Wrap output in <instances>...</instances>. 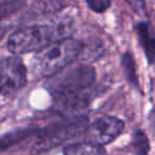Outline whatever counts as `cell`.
Instances as JSON below:
<instances>
[{"label": "cell", "instance_id": "cell-5", "mask_svg": "<svg viewBox=\"0 0 155 155\" xmlns=\"http://www.w3.org/2000/svg\"><path fill=\"white\" fill-rule=\"evenodd\" d=\"M28 79L24 63L18 57H7L0 61V94L10 96L19 91Z\"/></svg>", "mask_w": 155, "mask_h": 155}, {"label": "cell", "instance_id": "cell-4", "mask_svg": "<svg viewBox=\"0 0 155 155\" xmlns=\"http://www.w3.org/2000/svg\"><path fill=\"white\" fill-rule=\"evenodd\" d=\"M87 127V120L84 116L64 120L56 125H52L42 131L38 142L33 147V154H41L47 151L84 132Z\"/></svg>", "mask_w": 155, "mask_h": 155}, {"label": "cell", "instance_id": "cell-3", "mask_svg": "<svg viewBox=\"0 0 155 155\" xmlns=\"http://www.w3.org/2000/svg\"><path fill=\"white\" fill-rule=\"evenodd\" d=\"M96 79V71L87 64H79L71 68H64L48 78L47 91L56 99L79 96L88 88Z\"/></svg>", "mask_w": 155, "mask_h": 155}, {"label": "cell", "instance_id": "cell-1", "mask_svg": "<svg viewBox=\"0 0 155 155\" xmlns=\"http://www.w3.org/2000/svg\"><path fill=\"white\" fill-rule=\"evenodd\" d=\"M74 30L71 19L58 18L40 25H31L15 31L7 42L8 50L15 54L38 52L39 50L70 36Z\"/></svg>", "mask_w": 155, "mask_h": 155}, {"label": "cell", "instance_id": "cell-9", "mask_svg": "<svg viewBox=\"0 0 155 155\" xmlns=\"http://www.w3.org/2000/svg\"><path fill=\"white\" fill-rule=\"evenodd\" d=\"M22 6H23V1L21 0H11V1L0 2V19L18 11Z\"/></svg>", "mask_w": 155, "mask_h": 155}, {"label": "cell", "instance_id": "cell-7", "mask_svg": "<svg viewBox=\"0 0 155 155\" xmlns=\"http://www.w3.org/2000/svg\"><path fill=\"white\" fill-rule=\"evenodd\" d=\"M137 33L148 59L151 63H154L155 62V36L151 31V28L149 27L148 23H139L137 25Z\"/></svg>", "mask_w": 155, "mask_h": 155}, {"label": "cell", "instance_id": "cell-12", "mask_svg": "<svg viewBox=\"0 0 155 155\" xmlns=\"http://www.w3.org/2000/svg\"><path fill=\"white\" fill-rule=\"evenodd\" d=\"M125 1L137 13H144V11H145V0H125Z\"/></svg>", "mask_w": 155, "mask_h": 155}, {"label": "cell", "instance_id": "cell-11", "mask_svg": "<svg viewBox=\"0 0 155 155\" xmlns=\"http://www.w3.org/2000/svg\"><path fill=\"white\" fill-rule=\"evenodd\" d=\"M90 8H92L96 12H104L110 6V0H86Z\"/></svg>", "mask_w": 155, "mask_h": 155}, {"label": "cell", "instance_id": "cell-10", "mask_svg": "<svg viewBox=\"0 0 155 155\" xmlns=\"http://www.w3.org/2000/svg\"><path fill=\"white\" fill-rule=\"evenodd\" d=\"M133 145H134V148H136V150H137L138 154L144 155L147 153V150H148V142H147L145 136L142 132H137L134 134Z\"/></svg>", "mask_w": 155, "mask_h": 155}, {"label": "cell", "instance_id": "cell-8", "mask_svg": "<svg viewBox=\"0 0 155 155\" xmlns=\"http://www.w3.org/2000/svg\"><path fill=\"white\" fill-rule=\"evenodd\" d=\"M64 155H104V150L102 147L85 140V143L68 145L64 149Z\"/></svg>", "mask_w": 155, "mask_h": 155}, {"label": "cell", "instance_id": "cell-6", "mask_svg": "<svg viewBox=\"0 0 155 155\" xmlns=\"http://www.w3.org/2000/svg\"><path fill=\"white\" fill-rule=\"evenodd\" d=\"M124 131V122L116 116L104 115L94 120L85 130V140L103 147L113 142Z\"/></svg>", "mask_w": 155, "mask_h": 155}, {"label": "cell", "instance_id": "cell-2", "mask_svg": "<svg viewBox=\"0 0 155 155\" xmlns=\"http://www.w3.org/2000/svg\"><path fill=\"white\" fill-rule=\"evenodd\" d=\"M84 51V45L74 39L67 38L56 41L34 56L33 74L36 78H50L62 69L69 67Z\"/></svg>", "mask_w": 155, "mask_h": 155}]
</instances>
